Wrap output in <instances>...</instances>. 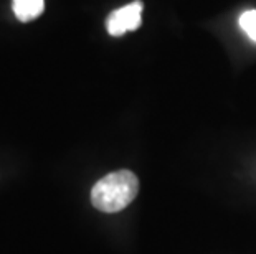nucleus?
Here are the masks:
<instances>
[{
    "label": "nucleus",
    "instance_id": "nucleus-2",
    "mask_svg": "<svg viewBox=\"0 0 256 254\" xmlns=\"http://www.w3.org/2000/svg\"><path fill=\"white\" fill-rule=\"evenodd\" d=\"M140 15H142V2L134 0L126 7H121L108 15L106 30L112 36H122L126 31H134L140 26Z\"/></svg>",
    "mask_w": 256,
    "mask_h": 254
},
{
    "label": "nucleus",
    "instance_id": "nucleus-3",
    "mask_svg": "<svg viewBox=\"0 0 256 254\" xmlns=\"http://www.w3.org/2000/svg\"><path fill=\"white\" fill-rule=\"evenodd\" d=\"M12 10L20 21H32L45 10V0H12Z\"/></svg>",
    "mask_w": 256,
    "mask_h": 254
},
{
    "label": "nucleus",
    "instance_id": "nucleus-1",
    "mask_svg": "<svg viewBox=\"0 0 256 254\" xmlns=\"http://www.w3.org/2000/svg\"><path fill=\"white\" fill-rule=\"evenodd\" d=\"M139 180L130 170L111 172L94 183L91 203L102 213H118L138 197Z\"/></svg>",
    "mask_w": 256,
    "mask_h": 254
},
{
    "label": "nucleus",
    "instance_id": "nucleus-4",
    "mask_svg": "<svg viewBox=\"0 0 256 254\" xmlns=\"http://www.w3.org/2000/svg\"><path fill=\"white\" fill-rule=\"evenodd\" d=\"M240 26L253 41H256V10H246L240 17Z\"/></svg>",
    "mask_w": 256,
    "mask_h": 254
}]
</instances>
